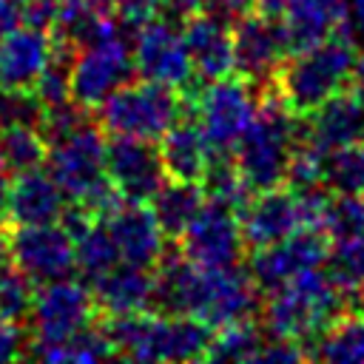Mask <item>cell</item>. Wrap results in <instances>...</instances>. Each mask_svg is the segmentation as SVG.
I'll return each mask as SVG.
<instances>
[{
    "instance_id": "cell-1",
    "label": "cell",
    "mask_w": 364,
    "mask_h": 364,
    "mask_svg": "<svg viewBox=\"0 0 364 364\" xmlns=\"http://www.w3.org/2000/svg\"><path fill=\"white\" fill-rule=\"evenodd\" d=\"M154 307L205 321L210 330L250 318L259 307V287L250 273L228 267H196L182 253H162L154 267Z\"/></svg>"
},
{
    "instance_id": "cell-2",
    "label": "cell",
    "mask_w": 364,
    "mask_h": 364,
    "mask_svg": "<svg viewBox=\"0 0 364 364\" xmlns=\"http://www.w3.org/2000/svg\"><path fill=\"white\" fill-rule=\"evenodd\" d=\"M114 355L131 361H196L205 358L213 330L182 313H128L108 316L102 324Z\"/></svg>"
},
{
    "instance_id": "cell-3",
    "label": "cell",
    "mask_w": 364,
    "mask_h": 364,
    "mask_svg": "<svg viewBox=\"0 0 364 364\" xmlns=\"http://www.w3.org/2000/svg\"><path fill=\"white\" fill-rule=\"evenodd\" d=\"M355 60L358 51L347 37V31L341 28L304 51L287 54L270 82L273 91L296 117H307L324 100L350 88L355 74Z\"/></svg>"
},
{
    "instance_id": "cell-4",
    "label": "cell",
    "mask_w": 364,
    "mask_h": 364,
    "mask_svg": "<svg viewBox=\"0 0 364 364\" xmlns=\"http://www.w3.org/2000/svg\"><path fill=\"white\" fill-rule=\"evenodd\" d=\"M46 171L65 199L85 208L94 219H105L122 202L105 176V136L94 119L71 136L48 145Z\"/></svg>"
},
{
    "instance_id": "cell-5",
    "label": "cell",
    "mask_w": 364,
    "mask_h": 364,
    "mask_svg": "<svg viewBox=\"0 0 364 364\" xmlns=\"http://www.w3.org/2000/svg\"><path fill=\"white\" fill-rule=\"evenodd\" d=\"M344 310V290L321 267H307L284 284L267 290L264 324L270 336L307 344Z\"/></svg>"
},
{
    "instance_id": "cell-6",
    "label": "cell",
    "mask_w": 364,
    "mask_h": 364,
    "mask_svg": "<svg viewBox=\"0 0 364 364\" xmlns=\"http://www.w3.org/2000/svg\"><path fill=\"white\" fill-rule=\"evenodd\" d=\"M296 142H299L296 114L273 91L259 100L250 125L230 148V159L242 173L245 185L256 193L273 185H284L287 162Z\"/></svg>"
},
{
    "instance_id": "cell-7",
    "label": "cell",
    "mask_w": 364,
    "mask_h": 364,
    "mask_svg": "<svg viewBox=\"0 0 364 364\" xmlns=\"http://www.w3.org/2000/svg\"><path fill=\"white\" fill-rule=\"evenodd\" d=\"M94 122L108 136H134L156 142L185 111V100L176 88L142 80L119 85L97 108Z\"/></svg>"
},
{
    "instance_id": "cell-8",
    "label": "cell",
    "mask_w": 364,
    "mask_h": 364,
    "mask_svg": "<svg viewBox=\"0 0 364 364\" xmlns=\"http://www.w3.org/2000/svg\"><path fill=\"white\" fill-rule=\"evenodd\" d=\"M327 193L324 185L296 191L290 185H273L264 191H256L247 205L239 210V228L245 247H264L273 245L296 230L313 228L321 230Z\"/></svg>"
},
{
    "instance_id": "cell-9",
    "label": "cell",
    "mask_w": 364,
    "mask_h": 364,
    "mask_svg": "<svg viewBox=\"0 0 364 364\" xmlns=\"http://www.w3.org/2000/svg\"><path fill=\"white\" fill-rule=\"evenodd\" d=\"M182 100L193 108V119L199 122L216 154H230L259 105L253 85L242 77L210 80L202 85V91L188 88L182 91Z\"/></svg>"
},
{
    "instance_id": "cell-10",
    "label": "cell",
    "mask_w": 364,
    "mask_h": 364,
    "mask_svg": "<svg viewBox=\"0 0 364 364\" xmlns=\"http://www.w3.org/2000/svg\"><path fill=\"white\" fill-rule=\"evenodd\" d=\"M134 57L131 43L122 34L85 43L74 51L71 71H68V97L82 108H97L105 97H111L119 85L131 82L134 77Z\"/></svg>"
},
{
    "instance_id": "cell-11",
    "label": "cell",
    "mask_w": 364,
    "mask_h": 364,
    "mask_svg": "<svg viewBox=\"0 0 364 364\" xmlns=\"http://www.w3.org/2000/svg\"><path fill=\"white\" fill-rule=\"evenodd\" d=\"M131 57H134V71L142 80L162 82L168 88H176L179 94L199 82L182 40V23L171 17L156 14L142 26H136Z\"/></svg>"
},
{
    "instance_id": "cell-12",
    "label": "cell",
    "mask_w": 364,
    "mask_h": 364,
    "mask_svg": "<svg viewBox=\"0 0 364 364\" xmlns=\"http://www.w3.org/2000/svg\"><path fill=\"white\" fill-rule=\"evenodd\" d=\"M94 313H97V304H94L91 287H85L82 282L63 276V279L37 284L31 310H28L31 344L63 341L77 330L88 327Z\"/></svg>"
},
{
    "instance_id": "cell-13",
    "label": "cell",
    "mask_w": 364,
    "mask_h": 364,
    "mask_svg": "<svg viewBox=\"0 0 364 364\" xmlns=\"http://www.w3.org/2000/svg\"><path fill=\"white\" fill-rule=\"evenodd\" d=\"M6 256L34 284L74 273V239L60 222L14 225V230L6 233Z\"/></svg>"
},
{
    "instance_id": "cell-14",
    "label": "cell",
    "mask_w": 364,
    "mask_h": 364,
    "mask_svg": "<svg viewBox=\"0 0 364 364\" xmlns=\"http://www.w3.org/2000/svg\"><path fill=\"white\" fill-rule=\"evenodd\" d=\"M245 250L239 213L228 205L205 199L196 216L179 236V253L196 267H228L239 264Z\"/></svg>"
},
{
    "instance_id": "cell-15",
    "label": "cell",
    "mask_w": 364,
    "mask_h": 364,
    "mask_svg": "<svg viewBox=\"0 0 364 364\" xmlns=\"http://www.w3.org/2000/svg\"><path fill=\"white\" fill-rule=\"evenodd\" d=\"M327 247H330V239L324 236V230L304 228V230H296L273 245L253 247L247 273H250L253 284L262 293H267L307 267H321L327 259Z\"/></svg>"
},
{
    "instance_id": "cell-16",
    "label": "cell",
    "mask_w": 364,
    "mask_h": 364,
    "mask_svg": "<svg viewBox=\"0 0 364 364\" xmlns=\"http://www.w3.org/2000/svg\"><path fill=\"white\" fill-rule=\"evenodd\" d=\"M105 176L125 202H148L165 182V168L156 142L134 136H108Z\"/></svg>"
},
{
    "instance_id": "cell-17",
    "label": "cell",
    "mask_w": 364,
    "mask_h": 364,
    "mask_svg": "<svg viewBox=\"0 0 364 364\" xmlns=\"http://www.w3.org/2000/svg\"><path fill=\"white\" fill-rule=\"evenodd\" d=\"M287 57L284 37L279 31V23L259 14L247 11L239 14L233 26V71L236 77L247 80L250 85L270 82L279 65Z\"/></svg>"
},
{
    "instance_id": "cell-18",
    "label": "cell",
    "mask_w": 364,
    "mask_h": 364,
    "mask_svg": "<svg viewBox=\"0 0 364 364\" xmlns=\"http://www.w3.org/2000/svg\"><path fill=\"white\" fill-rule=\"evenodd\" d=\"M182 40L196 80L210 82L233 74V28L225 14L202 9L182 20Z\"/></svg>"
},
{
    "instance_id": "cell-19",
    "label": "cell",
    "mask_w": 364,
    "mask_h": 364,
    "mask_svg": "<svg viewBox=\"0 0 364 364\" xmlns=\"http://www.w3.org/2000/svg\"><path fill=\"white\" fill-rule=\"evenodd\" d=\"M105 228L119 250L122 262L156 267V262L165 253V233L156 225L148 202H119L105 219Z\"/></svg>"
},
{
    "instance_id": "cell-20",
    "label": "cell",
    "mask_w": 364,
    "mask_h": 364,
    "mask_svg": "<svg viewBox=\"0 0 364 364\" xmlns=\"http://www.w3.org/2000/svg\"><path fill=\"white\" fill-rule=\"evenodd\" d=\"M299 136L321 154L364 139V97L350 88L333 94L307 114V125L299 131Z\"/></svg>"
},
{
    "instance_id": "cell-21",
    "label": "cell",
    "mask_w": 364,
    "mask_h": 364,
    "mask_svg": "<svg viewBox=\"0 0 364 364\" xmlns=\"http://www.w3.org/2000/svg\"><path fill=\"white\" fill-rule=\"evenodd\" d=\"M68 205L60 185L40 165L31 171L11 173L9 196H6V222L14 225H46L57 222L63 208Z\"/></svg>"
},
{
    "instance_id": "cell-22",
    "label": "cell",
    "mask_w": 364,
    "mask_h": 364,
    "mask_svg": "<svg viewBox=\"0 0 364 364\" xmlns=\"http://www.w3.org/2000/svg\"><path fill=\"white\" fill-rule=\"evenodd\" d=\"M154 287H156L154 267L117 262L111 270H105L100 279L91 282V296L97 313L128 316L154 307Z\"/></svg>"
},
{
    "instance_id": "cell-23",
    "label": "cell",
    "mask_w": 364,
    "mask_h": 364,
    "mask_svg": "<svg viewBox=\"0 0 364 364\" xmlns=\"http://www.w3.org/2000/svg\"><path fill=\"white\" fill-rule=\"evenodd\" d=\"M276 23L284 37L287 54L304 51L347 26V3L344 0H287Z\"/></svg>"
},
{
    "instance_id": "cell-24",
    "label": "cell",
    "mask_w": 364,
    "mask_h": 364,
    "mask_svg": "<svg viewBox=\"0 0 364 364\" xmlns=\"http://www.w3.org/2000/svg\"><path fill=\"white\" fill-rule=\"evenodd\" d=\"M51 54V31L14 26L0 34V88H31Z\"/></svg>"
},
{
    "instance_id": "cell-25",
    "label": "cell",
    "mask_w": 364,
    "mask_h": 364,
    "mask_svg": "<svg viewBox=\"0 0 364 364\" xmlns=\"http://www.w3.org/2000/svg\"><path fill=\"white\" fill-rule=\"evenodd\" d=\"M156 151H159L165 176L188 179V182H199L205 176L210 159L216 156V151L210 148L199 122L185 119V114L156 139Z\"/></svg>"
},
{
    "instance_id": "cell-26",
    "label": "cell",
    "mask_w": 364,
    "mask_h": 364,
    "mask_svg": "<svg viewBox=\"0 0 364 364\" xmlns=\"http://www.w3.org/2000/svg\"><path fill=\"white\" fill-rule=\"evenodd\" d=\"M205 202V191L199 182H188V179H168L156 188V193L148 199V208L156 219V225L162 228L165 239H179L182 230L188 228V222L196 216V210Z\"/></svg>"
},
{
    "instance_id": "cell-27",
    "label": "cell",
    "mask_w": 364,
    "mask_h": 364,
    "mask_svg": "<svg viewBox=\"0 0 364 364\" xmlns=\"http://www.w3.org/2000/svg\"><path fill=\"white\" fill-rule=\"evenodd\" d=\"M307 358L364 364V310H341L307 347Z\"/></svg>"
},
{
    "instance_id": "cell-28",
    "label": "cell",
    "mask_w": 364,
    "mask_h": 364,
    "mask_svg": "<svg viewBox=\"0 0 364 364\" xmlns=\"http://www.w3.org/2000/svg\"><path fill=\"white\" fill-rule=\"evenodd\" d=\"M114 355V347L108 341V336L102 333V327H82L74 336L54 341V344H31L28 347V358H40V361H51V364H91V361H105Z\"/></svg>"
},
{
    "instance_id": "cell-29",
    "label": "cell",
    "mask_w": 364,
    "mask_h": 364,
    "mask_svg": "<svg viewBox=\"0 0 364 364\" xmlns=\"http://www.w3.org/2000/svg\"><path fill=\"white\" fill-rule=\"evenodd\" d=\"M117 262L122 259L102 219L91 222L80 236H74V270H80V276H85L88 282L100 279Z\"/></svg>"
},
{
    "instance_id": "cell-30",
    "label": "cell",
    "mask_w": 364,
    "mask_h": 364,
    "mask_svg": "<svg viewBox=\"0 0 364 364\" xmlns=\"http://www.w3.org/2000/svg\"><path fill=\"white\" fill-rule=\"evenodd\" d=\"M321 185L333 193L364 196V139L347 142L324 154Z\"/></svg>"
},
{
    "instance_id": "cell-31",
    "label": "cell",
    "mask_w": 364,
    "mask_h": 364,
    "mask_svg": "<svg viewBox=\"0 0 364 364\" xmlns=\"http://www.w3.org/2000/svg\"><path fill=\"white\" fill-rule=\"evenodd\" d=\"M48 145L37 125H3L0 128V156L6 173H20L46 165Z\"/></svg>"
},
{
    "instance_id": "cell-32",
    "label": "cell",
    "mask_w": 364,
    "mask_h": 364,
    "mask_svg": "<svg viewBox=\"0 0 364 364\" xmlns=\"http://www.w3.org/2000/svg\"><path fill=\"white\" fill-rule=\"evenodd\" d=\"M262 344H264L262 330L250 318H242V321L219 327L210 336L205 358L208 361H256Z\"/></svg>"
},
{
    "instance_id": "cell-33",
    "label": "cell",
    "mask_w": 364,
    "mask_h": 364,
    "mask_svg": "<svg viewBox=\"0 0 364 364\" xmlns=\"http://www.w3.org/2000/svg\"><path fill=\"white\" fill-rule=\"evenodd\" d=\"M324 267L344 293L364 287V236L330 239Z\"/></svg>"
},
{
    "instance_id": "cell-34",
    "label": "cell",
    "mask_w": 364,
    "mask_h": 364,
    "mask_svg": "<svg viewBox=\"0 0 364 364\" xmlns=\"http://www.w3.org/2000/svg\"><path fill=\"white\" fill-rule=\"evenodd\" d=\"M321 230L327 239L364 236V196H350V193L327 196Z\"/></svg>"
},
{
    "instance_id": "cell-35",
    "label": "cell",
    "mask_w": 364,
    "mask_h": 364,
    "mask_svg": "<svg viewBox=\"0 0 364 364\" xmlns=\"http://www.w3.org/2000/svg\"><path fill=\"white\" fill-rule=\"evenodd\" d=\"M34 287L37 284L6 259L0 264V321H26Z\"/></svg>"
},
{
    "instance_id": "cell-36",
    "label": "cell",
    "mask_w": 364,
    "mask_h": 364,
    "mask_svg": "<svg viewBox=\"0 0 364 364\" xmlns=\"http://www.w3.org/2000/svg\"><path fill=\"white\" fill-rule=\"evenodd\" d=\"M43 114L31 88H0V128L3 125H37Z\"/></svg>"
},
{
    "instance_id": "cell-37",
    "label": "cell",
    "mask_w": 364,
    "mask_h": 364,
    "mask_svg": "<svg viewBox=\"0 0 364 364\" xmlns=\"http://www.w3.org/2000/svg\"><path fill=\"white\" fill-rule=\"evenodd\" d=\"M31 333L23 327V321H0V364L28 358Z\"/></svg>"
},
{
    "instance_id": "cell-38",
    "label": "cell",
    "mask_w": 364,
    "mask_h": 364,
    "mask_svg": "<svg viewBox=\"0 0 364 364\" xmlns=\"http://www.w3.org/2000/svg\"><path fill=\"white\" fill-rule=\"evenodd\" d=\"M111 9L122 26L136 28L145 20L162 14V0H111Z\"/></svg>"
},
{
    "instance_id": "cell-39",
    "label": "cell",
    "mask_w": 364,
    "mask_h": 364,
    "mask_svg": "<svg viewBox=\"0 0 364 364\" xmlns=\"http://www.w3.org/2000/svg\"><path fill=\"white\" fill-rule=\"evenodd\" d=\"M57 11H60V0H26L20 6V23L51 31Z\"/></svg>"
},
{
    "instance_id": "cell-40",
    "label": "cell",
    "mask_w": 364,
    "mask_h": 364,
    "mask_svg": "<svg viewBox=\"0 0 364 364\" xmlns=\"http://www.w3.org/2000/svg\"><path fill=\"white\" fill-rule=\"evenodd\" d=\"M205 3H208V0H162V14L171 17V20H176V23H182V20H188L191 14L202 11Z\"/></svg>"
},
{
    "instance_id": "cell-41",
    "label": "cell",
    "mask_w": 364,
    "mask_h": 364,
    "mask_svg": "<svg viewBox=\"0 0 364 364\" xmlns=\"http://www.w3.org/2000/svg\"><path fill=\"white\" fill-rule=\"evenodd\" d=\"M205 9H213L225 17H239V14L253 11V0H208Z\"/></svg>"
},
{
    "instance_id": "cell-42",
    "label": "cell",
    "mask_w": 364,
    "mask_h": 364,
    "mask_svg": "<svg viewBox=\"0 0 364 364\" xmlns=\"http://www.w3.org/2000/svg\"><path fill=\"white\" fill-rule=\"evenodd\" d=\"M20 26V6L14 0H0V34Z\"/></svg>"
},
{
    "instance_id": "cell-43",
    "label": "cell",
    "mask_w": 364,
    "mask_h": 364,
    "mask_svg": "<svg viewBox=\"0 0 364 364\" xmlns=\"http://www.w3.org/2000/svg\"><path fill=\"white\" fill-rule=\"evenodd\" d=\"M347 23H353V28L364 37V0H353L347 6Z\"/></svg>"
},
{
    "instance_id": "cell-44",
    "label": "cell",
    "mask_w": 364,
    "mask_h": 364,
    "mask_svg": "<svg viewBox=\"0 0 364 364\" xmlns=\"http://www.w3.org/2000/svg\"><path fill=\"white\" fill-rule=\"evenodd\" d=\"M6 196H9V173L0 176V222H6Z\"/></svg>"
},
{
    "instance_id": "cell-45",
    "label": "cell",
    "mask_w": 364,
    "mask_h": 364,
    "mask_svg": "<svg viewBox=\"0 0 364 364\" xmlns=\"http://www.w3.org/2000/svg\"><path fill=\"white\" fill-rule=\"evenodd\" d=\"M353 80L358 82V94L364 97V54H358V60H355V74H353Z\"/></svg>"
},
{
    "instance_id": "cell-46",
    "label": "cell",
    "mask_w": 364,
    "mask_h": 364,
    "mask_svg": "<svg viewBox=\"0 0 364 364\" xmlns=\"http://www.w3.org/2000/svg\"><path fill=\"white\" fill-rule=\"evenodd\" d=\"M9 256H6V230H3V225H0V264L6 262Z\"/></svg>"
},
{
    "instance_id": "cell-47",
    "label": "cell",
    "mask_w": 364,
    "mask_h": 364,
    "mask_svg": "<svg viewBox=\"0 0 364 364\" xmlns=\"http://www.w3.org/2000/svg\"><path fill=\"white\" fill-rule=\"evenodd\" d=\"M94 3H102V6H108V9H111V0H94ZM111 11H114V9H111Z\"/></svg>"
},
{
    "instance_id": "cell-48",
    "label": "cell",
    "mask_w": 364,
    "mask_h": 364,
    "mask_svg": "<svg viewBox=\"0 0 364 364\" xmlns=\"http://www.w3.org/2000/svg\"><path fill=\"white\" fill-rule=\"evenodd\" d=\"M6 173V165H3V156H0V176Z\"/></svg>"
},
{
    "instance_id": "cell-49",
    "label": "cell",
    "mask_w": 364,
    "mask_h": 364,
    "mask_svg": "<svg viewBox=\"0 0 364 364\" xmlns=\"http://www.w3.org/2000/svg\"><path fill=\"white\" fill-rule=\"evenodd\" d=\"M14 3H17V6H23V3H26V0H14Z\"/></svg>"
}]
</instances>
